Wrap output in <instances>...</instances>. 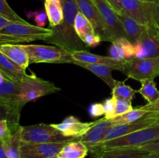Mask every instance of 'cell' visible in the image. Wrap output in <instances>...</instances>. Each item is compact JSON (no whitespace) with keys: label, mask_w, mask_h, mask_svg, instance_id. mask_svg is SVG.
<instances>
[{"label":"cell","mask_w":159,"mask_h":158,"mask_svg":"<svg viewBox=\"0 0 159 158\" xmlns=\"http://www.w3.org/2000/svg\"><path fill=\"white\" fill-rule=\"evenodd\" d=\"M115 104H116V99L114 96H112L111 98L106 99L102 103L104 107V117L107 119H113L116 118L115 114Z\"/></svg>","instance_id":"obj_34"},{"label":"cell","mask_w":159,"mask_h":158,"mask_svg":"<svg viewBox=\"0 0 159 158\" xmlns=\"http://www.w3.org/2000/svg\"><path fill=\"white\" fill-rule=\"evenodd\" d=\"M62 7L63 21L58 26L50 27L53 33L44 41L68 52L87 50L89 47L79 38L75 29V19L78 12H80L77 2L75 0H62Z\"/></svg>","instance_id":"obj_1"},{"label":"cell","mask_w":159,"mask_h":158,"mask_svg":"<svg viewBox=\"0 0 159 158\" xmlns=\"http://www.w3.org/2000/svg\"><path fill=\"white\" fill-rule=\"evenodd\" d=\"M27 53L30 64H71V53L58 46L39 44H20Z\"/></svg>","instance_id":"obj_5"},{"label":"cell","mask_w":159,"mask_h":158,"mask_svg":"<svg viewBox=\"0 0 159 158\" xmlns=\"http://www.w3.org/2000/svg\"><path fill=\"white\" fill-rule=\"evenodd\" d=\"M74 26L76 33L82 40L87 33L94 32L89 21L81 12H79L76 15L75 19Z\"/></svg>","instance_id":"obj_30"},{"label":"cell","mask_w":159,"mask_h":158,"mask_svg":"<svg viewBox=\"0 0 159 158\" xmlns=\"http://www.w3.org/2000/svg\"><path fill=\"white\" fill-rule=\"evenodd\" d=\"M113 42H116L122 47L123 50H124V54H125L126 59H130L134 57V46L133 43H130L127 40V37H122V38L117 39V40Z\"/></svg>","instance_id":"obj_33"},{"label":"cell","mask_w":159,"mask_h":158,"mask_svg":"<svg viewBox=\"0 0 159 158\" xmlns=\"http://www.w3.org/2000/svg\"><path fill=\"white\" fill-rule=\"evenodd\" d=\"M107 1L118 14L123 13V7L122 4H121V0H107Z\"/></svg>","instance_id":"obj_42"},{"label":"cell","mask_w":159,"mask_h":158,"mask_svg":"<svg viewBox=\"0 0 159 158\" xmlns=\"http://www.w3.org/2000/svg\"><path fill=\"white\" fill-rule=\"evenodd\" d=\"M141 109L144 110L147 112H158L159 113V98L156 101L152 103H148L146 105L139 106Z\"/></svg>","instance_id":"obj_41"},{"label":"cell","mask_w":159,"mask_h":158,"mask_svg":"<svg viewBox=\"0 0 159 158\" xmlns=\"http://www.w3.org/2000/svg\"><path fill=\"white\" fill-rule=\"evenodd\" d=\"M0 158H8L7 155H6V152H5L4 148H3L2 140H0Z\"/></svg>","instance_id":"obj_44"},{"label":"cell","mask_w":159,"mask_h":158,"mask_svg":"<svg viewBox=\"0 0 159 158\" xmlns=\"http://www.w3.org/2000/svg\"><path fill=\"white\" fill-rule=\"evenodd\" d=\"M51 158H59V157L57 156H53V157H51Z\"/></svg>","instance_id":"obj_49"},{"label":"cell","mask_w":159,"mask_h":158,"mask_svg":"<svg viewBox=\"0 0 159 158\" xmlns=\"http://www.w3.org/2000/svg\"><path fill=\"white\" fill-rule=\"evenodd\" d=\"M135 149L141 150V151L146 152V153H155V154L159 155V139L152 141V142L147 143Z\"/></svg>","instance_id":"obj_36"},{"label":"cell","mask_w":159,"mask_h":158,"mask_svg":"<svg viewBox=\"0 0 159 158\" xmlns=\"http://www.w3.org/2000/svg\"><path fill=\"white\" fill-rule=\"evenodd\" d=\"M51 1L54 2H56V3H58V4L62 5V0H51Z\"/></svg>","instance_id":"obj_48"},{"label":"cell","mask_w":159,"mask_h":158,"mask_svg":"<svg viewBox=\"0 0 159 158\" xmlns=\"http://www.w3.org/2000/svg\"><path fill=\"white\" fill-rule=\"evenodd\" d=\"M44 8L50 26L54 27L61 24L64 19L62 5L54 2L51 0H45Z\"/></svg>","instance_id":"obj_25"},{"label":"cell","mask_w":159,"mask_h":158,"mask_svg":"<svg viewBox=\"0 0 159 158\" xmlns=\"http://www.w3.org/2000/svg\"><path fill=\"white\" fill-rule=\"evenodd\" d=\"M71 64L91 71L93 74H94L95 75L99 77L101 80L103 81L111 89L114 86L115 81L116 80L113 78V75H112V71H113V69L112 68H110V67L104 64L85 63V62L75 60L74 59L71 61Z\"/></svg>","instance_id":"obj_20"},{"label":"cell","mask_w":159,"mask_h":158,"mask_svg":"<svg viewBox=\"0 0 159 158\" xmlns=\"http://www.w3.org/2000/svg\"><path fill=\"white\" fill-rule=\"evenodd\" d=\"M141 86L140 89L138 90V92L144 97L148 103H152L156 101L159 98V90L156 88V84L154 80L141 81Z\"/></svg>","instance_id":"obj_27"},{"label":"cell","mask_w":159,"mask_h":158,"mask_svg":"<svg viewBox=\"0 0 159 158\" xmlns=\"http://www.w3.org/2000/svg\"><path fill=\"white\" fill-rule=\"evenodd\" d=\"M21 127L12 133L9 138L2 140L5 152L8 158H21L20 148H21Z\"/></svg>","instance_id":"obj_23"},{"label":"cell","mask_w":159,"mask_h":158,"mask_svg":"<svg viewBox=\"0 0 159 158\" xmlns=\"http://www.w3.org/2000/svg\"><path fill=\"white\" fill-rule=\"evenodd\" d=\"M89 113L93 118H97L105 114L102 103H93L89 108Z\"/></svg>","instance_id":"obj_38"},{"label":"cell","mask_w":159,"mask_h":158,"mask_svg":"<svg viewBox=\"0 0 159 158\" xmlns=\"http://www.w3.org/2000/svg\"><path fill=\"white\" fill-rule=\"evenodd\" d=\"M71 55L72 58L79 61L85 62L89 64H104L110 67L113 70H117L121 71L124 60H118L110 57L92 54L88 50H75L71 51Z\"/></svg>","instance_id":"obj_16"},{"label":"cell","mask_w":159,"mask_h":158,"mask_svg":"<svg viewBox=\"0 0 159 158\" xmlns=\"http://www.w3.org/2000/svg\"><path fill=\"white\" fill-rule=\"evenodd\" d=\"M158 123H159V114L157 112H147L142 118L135 122L110 126L106 134L104 135L100 143L107 142V141L130 134L134 132L148 128Z\"/></svg>","instance_id":"obj_9"},{"label":"cell","mask_w":159,"mask_h":158,"mask_svg":"<svg viewBox=\"0 0 159 158\" xmlns=\"http://www.w3.org/2000/svg\"><path fill=\"white\" fill-rule=\"evenodd\" d=\"M92 1H93V0H92Z\"/></svg>","instance_id":"obj_50"},{"label":"cell","mask_w":159,"mask_h":158,"mask_svg":"<svg viewBox=\"0 0 159 158\" xmlns=\"http://www.w3.org/2000/svg\"><path fill=\"white\" fill-rule=\"evenodd\" d=\"M52 33L50 28L39 27L29 23L11 22L0 30V43L20 44L35 40H45Z\"/></svg>","instance_id":"obj_3"},{"label":"cell","mask_w":159,"mask_h":158,"mask_svg":"<svg viewBox=\"0 0 159 158\" xmlns=\"http://www.w3.org/2000/svg\"><path fill=\"white\" fill-rule=\"evenodd\" d=\"M30 15L31 17H34V20L35 23H37V26L39 27H43L46 23V20L48 19L46 12H30Z\"/></svg>","instance_id":"obj_39"},{"label":"cell","mask_w":159,"mask_h":158,"mask_svg":"<svg viewBox=\"0 0 159 158\" xmlns=\"http://www.w3.org/2000/svg\"><path fill=\"white\" fill-rule=\"evenodd\" d=\"M140 158H159L158 154H155V153H146L143 156H141Z\"/></svg>","instance_id":"obj_45"},{"label":"cell","mask_w":159,"mask_h":158,"mask_svg":"<svg viewBox=\"0 0 159 158\" xmlns=\"http://www.w3.org/2000/svg\"><path fill=\"white\" fill-rule=\"evenodd\" d=\"M82 41L84 42L85 45L88 46L89 48L91 47H96V46H98L99 44H100V43L102 42L100 37H98L94 32H91L87 33L83 39H82Z\"/></svg>","instance_id":"obj_37"},{"label":"cell","mask_w":159,"mask_h":158,"mask_svg":"<svg viewBox=\"0 0 159 158\" xmlns=\"http://www.w3.org/2000/svg\"><path fill=\"white\" fill-rule=\"evenodd\" d=\"M0 72L2 73L7 79L16 82H21L22 81L30 77L29 74L26 73V70L16 64L1 51H0Z\"/></svg>","instance_id":"obj_18"},{"label":"cell","mask_w":159,"mask_h":158,"mask_svg":"<svg viewBox=\"0 0 159 158\" xmlns=\"http://www.w3.org/2000/svg\"><path fill=\"white\" fill-rule=\"evenodd\" d=\"M121 72L127 77L138 81L154 80L159 75V56L146 58L125 59Z\"/></svg>","instance_id":"obj_6"},{"label":"cell","mask_w":159,"mask_h":158,"mask_svg":"<svg viewBox=\"0 0 159 158\" xmlns=\"http://www.w3.org/2000/svg\"><path fill=\"white\" fill-rule=\"evenodd\" d=\"M115 99H116V104H115L116 117L127 113L134 108L132 107L131 102H128V101L123 99H117L116 97H115Z\"/></svg>","instance_id":"obj_32"},{"label":"cell","mask_w":159,"mask_h":158,"mask_svg":"<svg viewBox=\"0 0 159 158\" xmlns=\"http://www.w3.org/2000/svg\"><path fill=\"white\" fill-rule=\"evenodd\" d=\"M109 57H112L113 59H116L118 60H125V54L123 50L122 47L118 44L116 42H113L109 50Z\"/></svg>","instance_id":"obj_35"},{"label":"cell","mask_w":159,"mask_h":158,"mask_svg":"<svg viewBox=\"0 0 159 158\" xmlns=\"http://www.w3.org/2000/svg\"><path fill=\"white\" fill-rule=\"evenodd\" d=\"M159 139V123L142 129L136 132L107 141L100 143L90 149L89 151L92 154L119 149H135L147 143Z\"/></svg>","instance_id":"obj_2"},{"label":"cell","mask_w":159,"mask_h":158,"mask_svg":"<svg viewBox=\"0 0 159 158\" xmlns=\"http://www.w3.org/2000/svg\"><path fill=\"white\" fill-rule=\"evenodd\" d=\"M141 1L155 3V4H156V5H158V6H159V0H141Z\"/></svg>","instance_id":"obj_47"},{"label":"cell","mask_w":159,"mask_h":158,"mask_svg":"<svg viewBox=\"0 0 159 158\" xmlns=\"http://www.w3.org/2000/svg\"><path fill=\"white\" fill-rule=\"evenodd\" d=\"M145 153L137 149H119L95 153L91 158H140Z\"/></svg>","instance_id":"obj_24"},{"label":"cell","mask_w":159,"mask_h":158,"mask_svg":"<svg viewBox=\"0 0 159 158\" xmlns=\"http://www.w3.org/2000/svg\"><path fill=\"white\" fill-rule=\"evenodd\" d=\"M138 42L146 54V57L159 56V30L153 27H147L139 37Z\"/></svg>","instance_id":"obj_17"},{"label":"cell","mask_w":159,"mask_h":158,"mask_svg":"<svg viewBox=\"0 0 159 158\" xmlns=\"http://www.w3.org/2000/svg\"><path fill=\"white\" fill-rule=\"evenodd\" d=\"M0 15L15 23H27L9 6L6 0H0Z\"/></svg>","instance_id":"obj_31"},{"label":"cell","mask_w":159,"mask_h":158,"mask_svg":"<svg viewBox=\"0 0 159 158\" xmlns=\"http://www.w3.org/2000/svg\"><path fill=\"white\" fill-rule=\"evenodd\" d=\"M93 3L99 10L107 30L112 38V43L117 39L126 37L118 13L107 2V0H93Z\"/></svg>","instance_id":"obj_11"},{"label":"cell","mask_w":159,"mask_h":158,"mask_svg":"<svg viewBox=\"0 0 159 158\" xmlns=\"http://www.w3.org/2000/svg\"><path fill=\"white\" fill-rule=\"evenodd\" d=\"M77 139L65 136L51 124L40 123L21 127V139L23 142L34 143H63L71 142Z\"/></svg>","instance_id":"obj_7"},{"label":"cell","mask_w":159,"mask_h":158,"mask_svg":"<svg viewBox=\"0 0 159 158\" xmlns=\"http://www.w3.org/2000/svg\"><path fill=\"white\" fill-rule=\"evenodd\" d=\"M123 13L140 24L159 30V6L141 0H121Z\"/></svg>","instance_id":"obj_4"},{"label":"cell","mask_w":159,"mask_h":158,"mask_svg":"<svg viewBox=\"0 0 159 158\" xmlns=\"http://www.w3.org/2000/svg\"><path fill=\"white\" fill-rule=\"evenodd\" d=\"M95 122H83L73 116H68L61 122L57 124H51L53 127L57 129L65 136L70 138H79L85 135L93 125Z\"/></svg>","instance_id":"obj_13"},{"label":"cell","mask_w":159,"mask_h":158,"mask_svg":"<svg viewBox=\"0 0 159 158\" xmlns=\"http://www.w3.org/2000/svg\"><path fill=\"white\" fill-rule=\"evenodd\" d=\"M79 139L68 143L59 152L57 156L59 158H85L89 151L88 147Z\"/></svg>","instance_id":"obj_22"},{"label":"cell","mask_w":159,"mask_h":158,"mask_svg":"<svg viewBox=\"0 0 159 158\" xmlns=\"http://www.w3.org/2000/svg\"><path fill=\"white\" fill-rule=\"evenodd\" d=\"M0 51L23 69L26 70L29 67L28 54L20 44L0 43Z\"/></svg>","instance_id":"obj_19"},{"label":"cell","mask_w":159,"mask_h":158,"mask_svg":"<svg viewBox=\"0 0 159 158\" xmlns=\"http://www.w3.org/2000/svg\"><path fill=\"white\" fill-rule=\"evenodd\" d=\"M20 113L21 112L12 109L9 107L0 105V120L6 119L8 121L9 128L12 130V133H15L21 126L19 123L20 122Z\"/></svg>","instance_id":"obj_26"},{"label":"cell","mask_w":159,"mask_h":158,"mask_svg":"<svg viewBox=\"0 0 159 158\" xmlns=\"http://www.w3.org/2000/svg\"><path fill=\"white\" fill-rule=\"evenodd\" d=\"M69 142L46 143H21V158H51L57 156L61 149Z\"/></svg>","instance_id":"obj_12"},{"label":"cell","mask_w":159,"mask_h":158,"mask_svg":"<svg viewBox=\"0 0 159 158\" xmlns=\"http://www.w3.org/2000/svg\"><path fill=\"white\" fill-rule=\"evenodd\" d=\"M9 23H11V22L9 20L0 15V30L2 29L5 26H7Z\"/></svg>","instance_id":"obj_43"},{"label":"cell","mask_w":159,"mask_h":158,"mask_svg":"<svg viewBox=\"0 0 159 158\" xmlns=\"http://www.w3.org/2000/svg\"><path fill=\"white\" fill-rule=\"evenodd\" d=\"M20 89V82L12 81L9 79L5 81L0 85V105L21 112L24 105L19 99Z\"/></svg>","instance_id":"obj_14"},{"label":"cell","mask_w":159,"mask_h":158,"mask_svg":"<svg viewBox=\"0 0 159 158\" xmlns=\"http://www.w3.org/2000/svg\"><path fill=\"white\" fill-rule=\"evenodd\" d=\"M12 134V132L9 128L8 121L6 119L0 120V140L7 139Z\"/></svg>","instance_id":"obj_40"},{"label":"cell","mask_w":159,"mask_h":158,"mask_svg":"<svg viewBox=\"0 0 159 158\" xmlns=\"http://www.w3.org/2000/svg\"><path fill=\"white\" fill-rule=\"evenodd\" d=\"M112 125H113L112 119H107L105 117L102 118L96 121V123L93 127L85 135L79 137V140L83 143L89 150L102 141L104 135Z\"/></svg>","instance_id":"obj_15"},{"label":"cell","mask_w":159,"mask_h":158,"mask_svg":"<svg viewBox=\"0 0 159 158\" xmlns=\"http://www.w3.org/2000/svg\"><path fill=\"white\" fill-rule=\"evenodd\" d=\"M6 80H7V78L5 77L4 74H3L2 73L0 72V85H1V84H2Z\"/></svg>","instance_id":"obj_46"},{"label":"cell","mask_w":159,"mask_h":158,"mask_svg":"<svg viewBox=\"0 0 159 158\" xmlns=\"http://www.w3.org/2000/svg\"><path fill=\"white\" fill-rule=\"evenodd\" d=\"M146 113H147V112L141 109L140 107H137V108H133L131 111L128 112L127 113H125L122 116H117L115 119H112V122H113V125L130 123V122H135V121L142 118Z\"/></svg>","instance_id":"obj_29"},{"label":"cell","mask_w":159,"mask_h":158,"mask_svg":"<svg viewBox=\"0 0 159 158\" xmlns=\"http://www.w3.org/2000/svg\"><path fill=\"white\" fill-rule=\"evenodd\" d=\"M61 91L52 82L37 77L34 74L20 82L19 99L23 105L29 102H35L43 96Z\"/></svg>","instance_id":"obj_8"},{"label":"cell","mask_w":159,"mask_h":158,"mask_svg":"<svg viewBox=\"0 0 159 158\" xmlns=\"http://www.w3.org/2000/svg\"><path fill=\"white\" fill-rule=\"evenodd\" d=\"M79 11L89 21L95 33L100 37L102 41L112 43V38L107 30L99 10L92 0H75Z\"/></svg>","instance_id":"obj_10"},{"label":"cell","mask_w":159,"mask_h":158,"mask_svg":"<svg viewBox=\"0 0 159 158\" xmlns=\"http://www.w3.org/2000/svg\"><path fill=\"white\" fill-rule=\"evenodd\" d=\"M138 92V90H134L129 85L125 84V81H115L113 88H112V96L123 99L128 102H132L135 94Z\"/></svg>","instance_id":"obj_28"},{"label":"cell","mask_w":159,"mask_h":158,"mask_svg":"<svg viewBox=\"0 0 159 158\" xmlns=\"http://www.w3.org/2000/svg\"><path fill=\"white\" fill-rule=\"evenodd\" d=\"M118 18L122 25L126 37L134 44L138 40L146 26L140 24L136 20L125 14H118Z\"/></svg>","instance_id":"obj_21"}]
</instances>
